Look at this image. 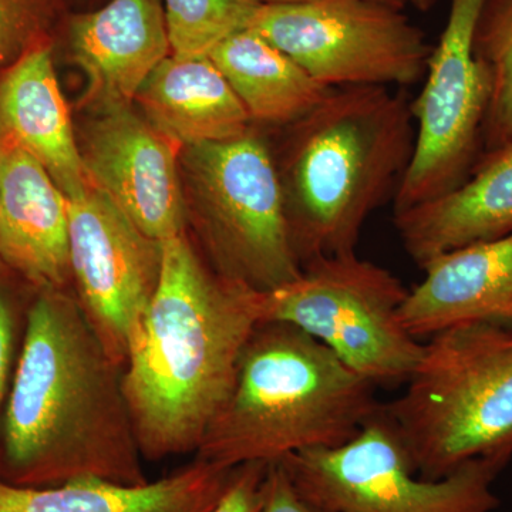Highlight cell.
<instances>
[{
	"instance_id": "cb8c5ba5",
	"label": "cell",
	"mask_w": 512,
	"mask_h": 512,
	"mask_svg": "<svg viewBox=\"0 0 512 512\" xmlns=\"http://www.w3.org/2000/svg\"><path fill=\"white\" fill-rule=\"evenodd\" d=\"M2 266L0 264V268ZM32 299L25 301L0 272V424L18 363Z\"/></svg>"
},
{
	"instance_id": "603a6c76",
	"label": "cell",
	"mask_w": 512,
	"mask_h": 512,
	"mask_svg": "<svg viewBox=\"0 0 512 512\" xmlns=\"http://www.w3.org/2000/svg\"><path fill=\"white\" fill-rule=\"evenodd\" d=\"M49 12L50 0H0V67L36 45Z\"/></svg>"
},
{
	"instance_id": "8992f818",
	"label": "cell",
	"mask_w": 512,
	"mask_h": 512,
	"mask_svg": "<svg viewBox=\"0 0 512 512\" xmlns=\"http://www.w3.org/2000/svg\"><path fill=\"white\" fill-rule=\"evenodd\" d=\"M194 225L210 264L229 281L272 292L302 264L286 220L274 153L254 126L220 143L185 147Z\"/></svg>"
},
{
	"instance_id": "6da1fadb",
	"label": "cell",
	"mask_w": 512,
	"mask_h": 512,
	"mask_svg": "<svg viewBox=\"0 0 512 512\" xmlns=\"http://www.w3.org/2000/svg\"><path fill=\"white\" fill-rule=\"evenodd\" d=\"M80 477L146 484L143 456L109 355L76 296L37 291L0 424V481L50 487Z\"/></svg>"
},
{
	"instance_id": "30bf717a",
	"label": "cell",
	"mask_w": 512,
	"mask_h": 512,
	"mask_svg": "<svg viewBox=\"0 0 512 512\" xmlns=\"http://www.w3.org/2000/svg\"><path fill=\"white\" fill-rule=\"evenodd\" d=\"M485 0H450L447 23L431 49L423 89L412 100L413 156L393 198V214L443 197L464 183L483 154L490 79L474 56Z\"/></svg>"
},
{
	"instance_id": "ba28073f",
	"label": "cell",
	"mask_w": 512,
	"mask_h": 512,
	"mask_svg": "<svg viewBox=\"0 0 512 512\" xmlns=\"http://www.w3.org/2000/svg\"><path fill=\"white\" fill-rule=\"evenodd\" d=\"M279 463L296 490L328 512H494L493 484L507 467L473 460L440 480L420 477L382 406L348 443Z\"/></svg>"
},
{
	"instance_id": "ac0fdd59",
	"label": "cell",
	"mask_w": 512,
	"mask_h": 512,
	"mask_svg": "<svg viewBox=\"0 0 512 512\" xmlns=\"http://www.w3.org/2000/svg\"><path fill=\"white\" fill-rule=\"evenodd\" d=\"M234 468L194 458L170 476L138 485L97 477L50 487L0 481V512H211Z\"/></svg>"
},
{
	"instance_id": "484cf974",
	"label": "cell",
	"mask_w": 512,
	"mask_h": 512,
	"mask_svg": "<svg viewBox=\"0 0 512 512\" xmlns=\"http://www.w3.org/2000/svg\"><path fill=\"white\" fill-rule=\"evenodd\" d=\"M259 512H328L312 504L293 485L279 461L269 463L266 471L264 501Z\"/></svg>"
},
{
	"instance_id": "9a60e30c",
	"label": "cell",
	"mask_w": 512,
	"mask_h": 512,
	"mask_svg": "<svg viewBox=\"0 0 512 512\" xmlns=\"http://www.w3.org/2000/svg\"><path fill=\"white\" fill-rule=\"evenodd\" d=\"M394 227L414 264L512 232V138L484 151L453 191L394 214Z\"/></svg>"
},
{
	"instance_id": "5bb4252c",
	"label": "cell",
	"mask_w": 512,
	"mask_h": 512,
	"mask_svg": "<svg viewBox=\"0 0 512 512\" xmlns=\"http://www.w3.org/2000/svg\"><path fill=\"white\" fill-rule=\"evenodd\" d=\"M73 59L101 111L130 107L154 69L171 55L161 0H111L70 23Z\"/></svg>"
},
{
	"instance_id": "e0dca14e",
	"label": "cell",
	"mask_w": 512,
	"mask_h": 512,
	"mask_svg": "<svg viewBox=\"0 0 512 512\" xmlns=\"http://www.w3.org/2000/svg\"><path fill=\"white\" fill-rule=\"evenodd\" d=\"M0 131L39 161L66 197L92 185L49 47H30L3 74Z\"/></svg>"
},
{
	"instance_id": "3957f363",
	"label": "cell",
	"mask_w": 512,
	"mask_h": 512,
	"mask_svg": "<svg viewBox=\"0 0 512 512\" xmlns=\"http://www.w3.org/2000/svg\"><path fill=\"white\" fill-rule=\"evenodd\" d=\"M288 127V150L275 163L299 261L356 252L370 215L393 200L412 161V99L392 87L332 89Z\"/></svg>"
},
{
	"instance_id": "ffe728a7",
	"label": "cell",
	"mask_w": 512,
	"mask_h": 512,
	"mask_svg": "<svg viewBox=\"0 0 512 512\" xmlns=\"http://www.w3.org/2000/svg\"><path fill=\"white\" fill-rule=\"evenodd\" d=\"M208 57L237 94L252 126H291L332 90L249 28L222 40Z\"/></svg>"
},
{
	"instance_id": "4dcf8cb0",
	"label": "cell",
	"mask_w": 512,
	"mask_h": 512,
	"mask_svg": "<svg viewBox=\"0 0 512 512\" xmlns=\"http://www.w3.org/2000/svg\"><path fill=\"white\" fill-rule=\"evenodd\" d=\"M505 319H511L512 320V308L510 311L507 312V315H505Z\"/></svg>"
},
{
	"instance_id": "d6986e66",
	"label": "cell",
	"mask_w": 512,
	"mask_h": 512,
	"mask_svg": "<svg viewBox=\"0 0 512 512\" xmlns=\"http://www.w3.org/2000/svg\"><path fill=\"white\" fill-rule=\"evenodd\" d=\"M136 100L148 123L181 147L232 140L252 127L247 110L208 56H168Z\"/></svg>"
},
{
	"instance_id": "9c48e42d",
	"label": "cell",
	"mask_w": 512,
	"mask_h": 512,
	"mask_svg": "<svg viewBox=\"0 0 512 512\" xmlns=\"http://www.w3.org/2000/svg\"><path fill=\"white\" fill-rule=\"evenodd\" d=\"M248 28L328 89L412 86L433 49L403 10L373 0L262 2Z\"/></svg>"
},
{
	"instance_id": "7c38bea8",
	"label": "cell",
	"mask_w": 512,
	"mask_h": 512,
	"mask_svg": "<svg viewBox=\"0 0 512 512\" xmlns=\"http://www.w3.org/2000/svg\"><path fill=\"white\" fill-rule=\"evenodd\" d=\"M175 147L130 107L101 111L80 147L90 183L160 242L183 234L187 221Z\"/></svg>"
},
{
	"instance_id": "4316f807",
	"label": "cell",
	"mask_w": 512,
	"mask_h": 512,
	"mask_svg": "<svg viewBox=\"0 0 512 512\" xmlns=\"http://www.w3.org/2000/svg\"><path fill=\"white\" fill-rule=\"evenodd\" d=\"M373 2L382 3L390 8L404 10L409 5H413V0H373Z\"/></svg>"
},
{
	"instance_id": "f1b7e54d",
	"label": "cell",
	"mask_w": 512,
	"mask_h": 512,
	"mask_svg": "<svg viewBox=\"0 0 512 512\" xmlns=\"http://www.w3.org/2000/svg\"><path fill=\"white\" fill-rule=\"evenodd\" d=\"M264 3H286V2H301V0H261Z\"/></svg>"
},
{
	"instance_id": "52a82bcc",
	"label": "cell",
	"mask_w": 512,
	"mask_h": 512,
	"mask_svg": "<svg viewBox=\"0 0 512 512\" xmlns=\"http://www.w3.org/2000/svg\"><path fill=\"white\" fill-rule=\"evenodd\" d=\"M409 289L389 269L356 252L322 256L295 281L262 295V322L308 333L375 386L407 382L423 345L404 328Z\"/></svg>"
},
{
	"instance_id": "d4e9b609",
	"label": "cell",
	"mask_w": 512,
	"mask_h": 512,
	"mask_svg": "<svg viewBox=\"0 0 512 512\" xmlns=\"http://www.w3.org/2000/svg\"><path fill=\"white\" fill-rule=\"evenodd\" d=\"M269 463L252 461L232 471L231 481L211 512H259Z\"/></svg>"
},
{
	"instance_id": "f546056e",
	"label": "cell",
	"mask_w": 512,
	"mask_h": 512,
	"mask_svg": "<svg viewBox=\"0 0 512 512\" xmlns=\"http://www.w3.org/2000/svg\"><path fill=\"white\" fill-rule=\"evenodd\" d=\"M3 138H5V136H3L2 131H0V153H2Z\"/></svg>"
},
{
	"instance_id": "8fae6325",
	"label": "cell",
	"mask_w": 512,
	"mask_h": 512,
	"mask_svg": "<svg viewBox=\"0 0 512 512\" xmlns=\"http://www.w3.org/2000/svg\"><path fill=\"white\" fill-rule=\"evenodd\" d=\"M66 198L74 296L104 348L124 367L160 284L163 242L147 237L93 184Z\"/></svg>"
},
{
	"instance_id": "7a4b0ae2",
	"label": "cell",
	"mask_w": 512,
	"mask_h": 512,
	"mask_svg": "<svg viewBox=\"0 0 512 512\" xmlns=\"http://www.w3.org/2000/svg\"><path fill=\"white\" fill-rule=\"evenodd\" d=\"M262 295L215 272L185 232L163 242L160 284L123 367L143 458L197 453L262 323Z\"/></svg>"
},
{
	"instance_id": "277c9868",
	"label": "cell",
	"mask_w": 512,
	"mask_h": 512,
	"mask_svg": "<svg viewBox=\"0 0 512 512\" xmlns=\"http://www.w3.org/2000/svg\"><path fill=\"white\" fill-rule=\"evenodd\" d=\"M376 390L303 330L259 323L195 458L234 468L342 446L379 412Z\"/></svg>"
},
{
	"instance_id": "2e32d148",
	"label": "cell",
	"mask_w": 512,
	"mask_h": 512,
	"mask_svg": "<svg viewBox=\"0 0 512 512\" xmlns=\"http://www.w3.org/2000/svg\"><path fill=\"white\" fill-rule=\"evenodd\" d=\"M423 272L400 308L414 338L471 320L505 319L512 308V232L440 255Z\"/></svg>"
},
{
	"instance_id": "83f0119b",
	"label": "cell",
	"mask_w": 512,
	"mask_h": 512,
	"mask_svg": "<svg viewBox=\"0 0 512 512\" xmlns=\"http://www.w3.org/2000/svg\"><path fill=\"white\" fill-rule=\"evenodd\" d=\"M436 3L437 0H413V6H416L419 10H423V12L433 8Z\"/></svg>"
},
{
	"instance_id": "5b68a950",
	"label": "cell",
	"mask_w": 512,
	"mask_h": 512,
	"mask_svg": "<svg viewBox=\"0 0 512 512\" xmlns=\"http://www.w3.org/2000/svg\"><path fill=\"white\" fill-rule=\"evenodd\" d=\"M424 343L406 390L383 413L420 477L512 458V320L458 323Z\"/></svg>"
},
{
	"instance_id": "7402d4cb",
	"label": "cell",
	"mask_w": 512,
	"mask_h": 512,
	"mask_svg": "<svg viewBox=\"0 0 512 512\" xmlns=\"http://www.w3.org/2000/svg\"><path fill=\"white\" fill-rule=\"evenodd\" d=\"M171 55L205 57L222 40L247 29L261 0H161Z\"/></svg>"
},
{
	"instance_id": "4fadbf2b",
	"label": "cell",
	"mask_w": 512,
	"mask_h": 512,
	"mask_svg": "<svg viewBox=\"0 0 512 512\" xmlns=\"http://www.w3.org/2000/svg\"><path fill=\"white\" fill-rule=\"evenodd\" d=\"M0 264L36 292L72 286L66 195L39 161L6 137L0 153Z\"/></svg>"
},
{
	"instance_id": "44dd1931",
	"label": "cell",
	"mask_w": 512,
	"mask_h": 512,
	"mask_svg": "<svg viewBox=\"0 0 512 512\" xmlns=\"http://www.w3.org/2000/svg\"><path fill=\"white\" fill-rule=\"evenodd\" d=\"M473 49L490 79L483 128V148L488 151L512 138V0H485Z\"/></svg>"
}]
</instances>
